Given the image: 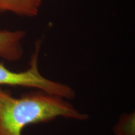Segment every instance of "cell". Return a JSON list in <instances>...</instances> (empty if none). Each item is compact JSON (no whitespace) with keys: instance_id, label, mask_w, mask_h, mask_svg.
<instances>
[{"instance_id":"1","label":"cell","mask_w":135,"mask_h":135,"mask_svg":"<svg viewBox=\"0 0 135 135\" xmlns=\"http://www.w3.org/2000/svg\"><path fill=\"white\" fill-rule=\"evenodd\" d=\"M58 117L84 121L88 115L66 99L42 91L15 98L8 91L0 89V135H22L26 126Z\"/></svg>"},{"instance_id":"2","label":"cell","mask_w":135,"mask_h":135,"mask_svg":"<svg viewBox=\"0 0 135 135\" xmlns=\"http://www.w3.org/2000/svg\"><path fill=\"white\" fill-rule=\"evenodd\" d=\"M41 46V40H37L35 51L32 54L30 61V67L24 71H13L8 69L3 63H0V86L31 88L65 99L75 98V91L70 86L49 80L41 74L38 67V56Z\"/></svg>"},{"instance_id":"3","label":"cell","mask_w":135,"mask_h":135,"mask_svg":"<svg viewBox=\"0 0 135 135\" xmlns=\"http://www.w3.org/2000/svg\"><path fill=\"white\" fill-rule=\"evenodd\" d=\"M25 36L21 30H0V57L9 61L19 60L23 55L22 41Z\"/></svg>"},{"instance_id":"4","label":"cell","mask_w":135,"mask_h":135,"mask_svg":"<svg viewBox=\"0 0 135 135\" xmlns=\"http://www.w3.org/2000/svg\"><path fill=\"white\" fill-rule=\"evenodd\" d=\"M42 0H0V13L11 12L25 17L38 15Z\"/></svg>"},{"instance_id":"5","label":"cell","mask_w":135,"mask_h":135,"mask_svg":"<svg viewBox=\"0 0 135 135\" xmlns=\"http://www.w3.org/2000/svg\"><path fill=\"white\" fill-rule=\"evenodd\" d=\"M134 113L124 114L113 128L114 135H135Z\"/></svg>"}]
</instances>
